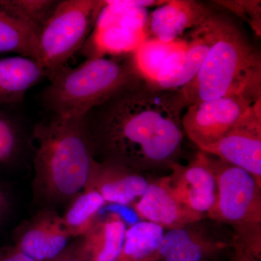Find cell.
Wrapping results in <instances>:
<instances>
[{"label": "cell", "mask_w": 261, "mask_h": 261, "mask_svg": "<svg viewBox=\"0 0 261 261\" xmlns=\"http://www.w3.org/2000/svg\"><path fill=\"white\" fill-rule=\"evenodd\" d=\"M180 91L144 83L115 96L84 116L93 154L139 172L170 168L182 152Z\"/></svg>", "instance_id": "6da1fadb"}, {"label": "cell", "mask_w": 261, "mask_h": 261, "mask_svg": "<svg viewBox=\"0 0 261 261\" xmlns=\"http://www.w3.org/2000/svg\"><path fill=\"white\" fill-rule=\"evenodd\" d=\"M187 107L228 94L261 99V56L239 24L216 12V32L200 70L180 90Z\"/></svg>", "instance_id": "7a4b0ae2"}, {"label": "cell", "mask_w": 261, "mask_h": 261, "mask_svg": "<svg viewBox=\"0 0 261 261\" xmlns=\"http://www.w3.org/2000/svg\"><path fill=\"white\" fill-rule=\"evenodd\" d=\"M37 142L34 155L35 186L53 200L68 198L84 189L93 151L84 116H51L33 130Z\"/></svg>", "instance_id": "3957f363"}, {"label": "cell", "mask_w": 261, "mask_h": 261, "mask_svg": "<svg viewBox=\"0 0 261 261\" xmlns=\"http://www.w3.org/2000/svg\"><path fill=\"white\" fill-rule=\"evenodd\" d=\"M39 94L51 116H84L115 96L146 82L136 68L133 53L92 57L82 64L61 68Z\"/></svg>", "instance_id": "277c9868"}, {"label": "cell", "mask_w": 261, "mask_h": 261, "mask_svg": "<svg viewBox=\"0 0 261 261\" xmlns=\"http://www.w3.org/2000/svg\"><path fill=\"white\" fill-rule=\"evenodd\" d=\"M206 160L217 185L216 202L207 214L213 221L230 225L233 241L247 251H261V186L245 170L212 159Z\"/></svg>", "instance_id": "5b68a950"}, {"label": "cell", "mask_w": 261, "mask_h": 261, "mask_svg": "<svg viewBox=\"0 0 261 261\" xmlns=\"http://www.w3.org/2000/svg\"><path fill=\"white\" fill-rule=\"evenodd\" d=\"M103 1L61 0L37 34V62L50 80L83 47L102 8Z\"/></svg>", "instance_id": "8992f818"}, {"label": "cell", "mask_w": 261, "mask_h": 261, "mask_svg": "<svg viewBox=\"0 0 261 261\" xmlns=\"http://www.w3.org/2000/svg\"><path fill=\"white\" fill-rule=\"evenodd\" d=\"M258 100L233 94L190 105L181 118L183 132L202 151L224 137Z\"/></svg>", "instance_id": "52a82bcc"}, {"label": "cell", "mask_w": 261, "mask_h": 261, "mask_svg": "<svg viewBox=\"0 0 261 261\" xmlns=\"http://www.w3.org/2000/svg\"><path fill=\"white\" fill-rule=\"evenodd\" d=\"M202 152L245 170L261 186V99L224 137Z\"/></svg>", "instance_id": "ba28073f"}, {"label": "cell", "mask_w": 261, "mask_h": 261, "mask_svg": "<svg viewBox=\"0 0 261 261\" xmlns=\"http://www.w3.org/2000/svg\"><path fill=\"white\" fill-rule=\"evenodd\" d=\"M170 169L171 187L180 202L192 212L207 216L216 202L217 185L206 153L200 151L187 166L178 163Z\"/></svg>", "instance_id": "9c48e42d"}, {"label": "cell", "mask_w": 261, "mask_h": 261, "mask_svg": "<svg viewBox=\"0 0 261 261\" xmlns=\"http://www.w3.org/2000/svg\"><path fill=\"white\" fill-rule=\"evenodd\" d=\"M200 221L165 231L159 245V261L210 260L232 247L233 240L216 236Z\"/></svg>", "instance_id": "30bf717a"}, {"label": "cell", "mask_w": 261, "mask_h": 261, "mask_svg": "<svg viewBox=\"0 0 261 261\" xmlns=\"http://www.w3.org/2000/svg\"><path fill=\"white\" fill-rule=\"evenodd\" d=\"M134 209L142 221L167 230L183 227L205 218L189 210L180 202L173 192L169 176L149 182L147 191L134 203Z\"/></svg>", "instance_id": "8fae6325"}, {"label": "cell", "mask_w": 261, "mask_h": 261, "mask_svg": "<svg viewBox=\"0 0 261 261\" xmlns=\"http://www.w3.org/2000/svg\"><path fill=\"white\" fill-rule=\"evenodd\" d=\"M149 185L142 173L119 163L94 160L84 188L95 190L106 202L128 205L142 197Z\"/></svg>", "instance_id": "7c38bea8"}, {"label": "cell", "mask_w": 261, "mask_h": 261, "mask_svg": "<svg viewBox=\"0 0 261 261\" xmlns=\"http://www.w3.org/2000/svg\"><path fill=\"white\" fill-rule=\"evenodd\" d=\"M214 12V10L199 1H166L149 15L147 27L148 39L163 42L177 40L187 29L199 27L210 18Z\"/></svg>", "instance_id": "4fadbf2b"}, {"label": "cell", "mask_w": 261, "mask_h": 261, "mask_svg": "<svg viewBox=\"0 0 261 261\" xmlns=\"http://www.w3.org/2000/svg\"><path fill=\"white\" fill-rule=\"evenodd\" d=\"M70 238L63 218L46 211L27 225L15 247L36 261H50L64 251Z\"/></svg>", "instance_id": "5bb4252c"}, {"label": "cell", "mask_w": 261, "mask_h": 261, "mask_svg": "<svg viewBox=\"0 0 261 261\" xmlns=\"http://www.w3.org/2000/svg\"><path fill=\"white\" fill-rule=\"evenodd\" d=\"M126 231V223L117 213L97 218L82 236L77 253L84 261H116L121 253Z\"/></svg>", "instance_id": "9a60e30c"}, {"label": "cell", "mask_w": 261, "mask_h": 261, "mask_svg": "<svg viewBox=\"0 0 261 261\" xmlns=\"http://www.w3.org/2000/svg\"><path fill=\"white\" fill-rule=\"evenodd\" d=\"M44 78H47L45 70L32 58H0V106L23 102L29 89Z\"/></svg>", "instance_id": "2e32d148"}, {"label": "cell", "mask_w": 261, "mask_h": 261, "mask_svg": "<svg viewBox=\"0 0 261 261\" xmlns=\"http://www.w3.org/2000/svg\"><path fill=\"white\" fill-rule=\"evenodd\" d=\"M165 229L142 221L126 228L121 253L116 261H159V248Z\"/></svg>", "instance_id": "e0dca14e"}, {"label": "cell", "mask_w": 261, "mask_h": 261, "mask_svg": "<svg viewBox=\"0 0 261 261\" xmlns=\"http://www.w3.org/2000/svg\"><path fill=\"white\" fill-rule=\"evenodd\" d=\"M37 33L0 11V55L15 53L37 61Z\"/></svg>", "instance_id": "ac0fdd59"}, {"label": "cell", "mask_w": 261, "mask_h": 261, "mask_svg": "<svg viewBox=\"0 0 261 261\" xmlns=\"http://www.w3.org/2000/svg\"><path fill=\"white\" fill-rule=\"evenodd\" d=\"M187 44L186 39L163 42L147 39L133 53L136 68L147 83L154 84L168 57Z\"/></svg>", "instance_id": "d6986e66"}, {"label": "cell", "mask_w": 261, "mask_h": 261, "mask_svg": "<svg viewBox=\"0 0 261 261\" xmlns=\"http://www.w3.org/2000/svg\"><path fill=\"white\" fill-rule=\"evenodd\" d=\"M106 201L95 190L84 188L75 199L66 214L63 222L70 237L83 236L97 219V214Z\"/></svg>", "instance_id": "ffe728a7"}, {"label": "cell", "mask_w": 261, "mask_h": 261, "mask_svg": "<svg viewBox=\"0 0 261 261\" xmlns=\"http://www.w3.org/2000/svg\"><path fill=\"white\" fill-rule=\"evenodd\" d=\"M97 37L99 51L98 57H101L103 53L112 56L133 53L148 39V35L145 30L112 24L98 27Z\"/></svg>", "instance_id": "44dd1931"}, {"label": "cell", "mask_w": 261, "mask_h": 261, "mask_svg": "<svg viewBox=\"0 0 261 261\" xmlns=\"http://www.w3.org/2000/svg\"><path fill=\"white\" fill-rule=\"evenodd\" d=\"M56 0H0V11L39 32L58 4Z\"/></svg>", "instance_id": "7402d4cb"}, {"label": "cell", "mask_w": 261, "mask_h": 261, "mask_svg": "<svg viewBox=\"0 0 261 261\" xmlns=\"http://www.w3.org/2000/svg\"><path fill=\"white\" fill-rule=\"evenodd\" d=\"M0 106V164L12 162L18 157L23 146V130L14 113Z\"/></svg>", "instance_id": "603a6c76"}, {"label": "cell", "mask_w": 261, "mask_h": 261, "mask_svg": "<svg viewBox=\"0 0 261 261\" xmlns=\"http://www.w3.org/2000/svg\"><path fill=\"white\" fill-rule=\"evenodd\" d=\"M214 3L247 22L257 37H260V1H216Z\"/></svg>", "instance_id": "cb8c5ba5"}, {"label": "cell", "mask_w": 261, "mask_h": 261, "mask_svg": "<svg viewBox=\"0 0 261 261\" xmlns=\"http://www.w3.org/2000/svg\"><path fill=\"white\" fill-rule=\"evenodd\" d=\"M107 4L123 5V6L134 7V8H147L149 7L161 6L166 1L159 0H113V1H105Z\"/></svg>", "instance_id": "d4e9b609"}, {"label": "cell", "mask_w": 261, "mask_h": 261, "mask_svg": "<svg viewBox=\"0 0 261 261\" xmlns=\"http://www.w3.org/2000/svg\"><path fill=\"white\" fill-rule=\"evenodd\" d=\"M232 247L233 250L231 261H259L251 256L238 244L233 243Z\"/></svg>", "instance_id": "484cf974"}, {"label": "cell", "mask_w": 261, "mask_h": 261, "mask_svg": "<svg viewBox=\"0 0 261 261\" xmlns=\"http://www.w3.org/2000/svg\"><path fill=\"white\" fill-rule=\"evenodd\" d=\"M0 261H36L15 247L0 258Z\"/></svg>", "instance_id": "4316f807"}, {"label": "cell", "mask_w": 261, "mask_h": 261, "mask_svg": "<svg viewBox=\"0 0 261 261\" xmlns=\"http://www.w3.org/2000/svg\"><path fill=\"white\" fill-rule=\"evenodd\" d=\"M10 201L8 195L0 190V221L4 219L10 210Z\"/></svg>", "instance_id": "83f0119b"}, {"label": "cell", "mask_w": 261, "mask_h": 261, "mask_svg": "<svg viewBox=\"0 0 261 261\" xmlns=\"http://www.w3.org/2000/svg\"><path fill=\"white\" fill-rule=\"evenodd\" d=\"M50 261H84L77 253L76 250L70 253H63L62 252L59 256Z\"/></svg>", "instance_id": "f1b7e54d"}, {"label": "cell", "mask_w": 261, "mask_h": 261, "mask_svg": "<svg viewBox=\"0 0 261 261\" xmlns=\"http://www.w3.org/2000/svg\"><path fill=\"white\" fill-rule=\"evenodd\" d=\"M202 261H211V260H202Z\"/></svg>", "instance_id": "f546056e"}]
</instances>
